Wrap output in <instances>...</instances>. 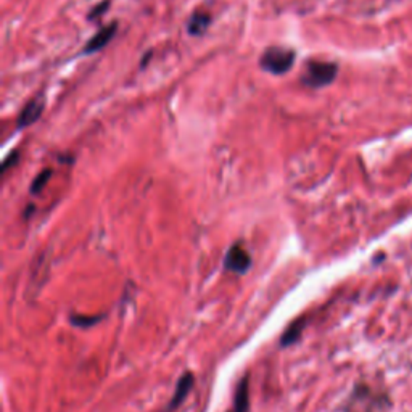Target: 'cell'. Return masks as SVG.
<instances>
[{"label":"cell","mask_w":412,"mask_h":412,"mask_svg":"<svg viewBox=\"0 0 412 412\" xmlns=\"http://www.w3.org/2000/svg\"><path fill=\"white\" fill-rule=\"evenodd\" d=\"M338 73V66L329 61H310L305 66L301 81L310 88H324L335 81Z\"/></svg>","instance_id":"obj_1"},{"label":"cell","mask_w":412,"mask_h":412,"mask_svg":"<svg viewBox=\"0 0 412 412\" xmlns=\"http://www.w3.org/2000/svg\"><path fill=\"white\" fill-rule=\"evenodd\" d=\"M295 63V52L285 47H270L263 53L260 65L270 75H284Z\"/></svg>","instance_id":"obj_2"},{"label":"cell","mask_w":412,"mask_h":412,"mask_svg":"<svg viewBox=\"0 0 412 412\" xmlns=\"http://www.w3.org/2000/svg\"><path fill=\"white\" fill-rule=\"evenodd\" d=\"M250 268H251V255L240 243L232 245L224 258V269L229 270V273L242 275L245 273H248Z\"/></svg>","instance_id":"obj_3"},{"label":"cell","mask_w":412,"mask_h":412,"mask_svg":"<svg viewBox=\"0 0 412 412\" xmlns=\"http://www.w3.org/2000/svg\"><path fill=\"white\" fill-rule=\"evenodd\" d=\"M44 108H46V97L44 95L34 97L33 100L28 102L26 107L21 110V113L16 120V127L23 129L34 125V122L41 118L42 113H44Z\"/></svg>","instance_id":"obj_4"},{"label":"cell","mask_w":412,"mask_h":412,"mask_svg":"<svg viewBox=\"0 0 412 412\" xmlns=\"http://www.w3.org/2000/svg\"><path fill=\"white\" fill-rule=\"evenodd\" d=\"M195 384V377L192 372H186L182 375V377L177 380V385L174 389L173 396H171V401L168 404V408H166L164 412H173L174 409L179 408V406L184 403V399L187 398V395L192 390V386Z\"/></svg>","instance_id":"obj_5"},{"label":"cell","mask_w":412,"mask_h":412,"mask_svg":"<svg viewBox=\"0 0 412 412\" xmlns=\"http://www.w3.org/2000/svg\"><path fill=\"white\" fill-rule=\"evenodd\" d=\"M116 29H118V23H110L108 26L102 28L98 33L92 38L90 41H88V44H85L83 53L84 55H89V53H95L98 51H102L103 47H105L110 41L115 38L116 34Z\"/></svg>","instance_id":"obj_6"},{"label":"cell","mask_w":412,"mask_h":412,"mask_svg":"<svg viewBox=\"0 0 412 412\" xmlns=\"http://www.w3.org/2000/svg\"><path fill=\"white\" fill-rule=\"evenodd\" d=\"M250 409V377H245L240 380L236 391H233V406L232 412H248Z\"/></svg>","instance_id":"obj_7"},{"label":"cell","mask_w":412,"mask_h":412,"mask_svg":"<svg viewBox=\"0 0 412 412\" xmlns=\"http://www.w3.org/2000/svg\"><path fill=\"white\" fill-rule=\"evenodd\" d=\"M211 23V15L206 14V11L199 10L190 16L189 24H187V31L190 36H201L205 31L208 29Z\"/></svg>","instance_id":"obj_8"},{"label":"cell","mask_w":412,"mask_h":412,"mask_svg":"<svg viewBox=\"0 0 412 412\" xmlns=\"http://www.w3.org/2000/svg\"><path fill=\"white\" fill-rule=\"evenodd\" d=\"M305 327V322L303 321H293L290 325H288L287 330L284 332V335H282V347H288L295 343L300 338L301 335V330Z\"/></svg>","instance_id":"obj_9"},{"label":"cell","mask_w":412,"mask_h":412,"mask_svg":"<svg viewBox=\"0 0 412 412\" xmlns=\"http://www.w3.org/2000/svg\"><path fill=\"white\" fill-rule=\"evenodd\" d=\"M51 176H52V169H44L41 171V173L34 177L33 184H31V194H39L42 189L47 186V182L51 181Z\"/></svg>","instance_id":"obj_10"},{"label":"cell","mask_w":412,"mask_h":412,"mask_svg":"<svg viewBox=\"0 0 412 412\" xmlns=\"http://www.w3.org/2000/svg\"><path fill=\"white\" fill-rule=\"evenodd\" d=\"M102 316H97V317H92V316H73L71 317V322L78 325V327H90V325L97 324L100 321Z\"/></svg>","instance_id":"obj_11"},{"label":"cell","mask_w":412,"mask_h":412,"mask_svg":"<svg viewBox=\"0 0 412 412\" xmlns=\"http://www.w3.org/2000/svg\"><path fill=\"white\" fill-rule=\"evenodd\" d=\"M108 7H110V0H103V2L98 4L97 7L90 11V14H89V20H95V18L102 16V15L105 14V11L108 10Z\"/></svg>","instance_id":"obj_12"},{"label":"cell","mask_w":412,"mask_h":412,"mask_svg":"<svg viewBox=\"0 0 412 412\" xmlns=\"http://www.w3.org/2000/svg\"><path fill=\"white\" fill-rule=\"evenodd\" d=\"M18 157H20V152H14V153H10V155L5 158V162H4V171H7L11 164H15L16 163V159Z\"/></svg>","instance_id":"obj_13"},{"label":"cell","mask_w":412,"mask_h":412,"mask_svg":"<svg viewBox=\"0 0 412 412\" xmlns=\"http://www.w3.org/2000/svg\"><path fill=\"white\" fill-rule=\"evenodd\" d=\"M227 412H232V411H227Z\"/></svg>","instance_id":"obj_14"}]
</instances>
